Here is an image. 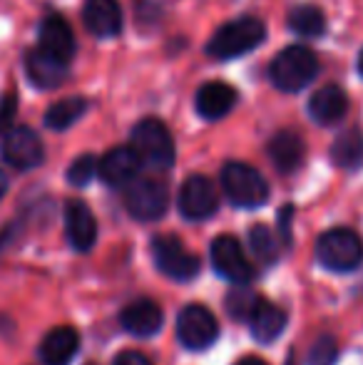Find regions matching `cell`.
<instances>
[{
  "instance_id": "cell-1",
  "label": "cell",
  "mask_w": 363,
  "mask_h": 365,
  "mask_svg": "<svg viewBox=\"0 0 363 365\" xmlns=\"http://www.w3.org/2000/svg\"><path fill=\"white\" fill-rule=\"evenodd\" d=\"M267 38V28L259 18L254 15H244V18L229 20L222 28H217V33L209 38L207 43V55L217 60H234L242 55L257 50Z\"/></svg>"
},
{
  "instance_id": "cell-2",
  "label": "cell",
  "mask_w": 363,
  "mask_h": 365,
  "mask_svg": "<svg viewBox=\"0 0 363 365\" xmlns=\"http://www.w3.org/2000/svg\"><path fill=\"white\" fill-rule=\"evenodd\" d=\"M316 75H319V58L314 55V50L304 45H291L281 50L269 65V80L281 92L304 90L314 82Z\"/></svg>"
},
{
  "instance_id": "cell-3",
  "label": "cell",
  "mask_w": 363,
  "mask_h": 365,
  "mask_svg": "<svg viewBox=\"0 0 363 365\" xmlns=\"http://www.w3.org/2000/svg\"><path fill=\"white\" fill-rule=\"evenodd\" d=\"M130 147L137 152L142 164H147L152 169H160V172L170 169L177 157L170 130H167L165 122L155 120V117H145V120H140L132 127Z\"/></svg>"
},
{
  "instance_id": "cell-4",
  "label": "cell",
  "mask_w": 363,
  "mask_h": 365,
  "mask_svg": "<svg viewBox=\"0 0 363 365\" xmlns=\"http://www.w3.org/2000/svg\"><path fill=\"white\" fill-rule=\"evenodd\" d=\"M316 259L324 269L336 274H349L363 264V241L356 231L336 226L316 241Z\"/></svg>"
},
{
  "instance_id": "cell-5",
  "label": "cell",
  "mask_w": 363,
  "mask_h": 365,
  "mask_svg": "<svg viewBox=\"0 0 363 365\" xmlns=\"http://www.w3.org/2000/svg\"><path fill=\"white\" fill-rule=\"evenodd\" d=\"M222 189L227 199L239 209H257L267 204L269 184L259 169L244 162H227L222 169Z\"/></svg>"
},
{
  "instance_id": "cell-6",
  "label": "cell",
  "mask_w": 363,
  "mask_h": 365,
  "mask_svg": "<svg viewBox=\"0 0 363 365\" xmlns=\"http://www.w3.org/2000/svg\"><path fill=\"white\" fill-rule=\"evenodd\" d=\"M170 207V189L157 177H140L125 187V209L137 221H157Z\"/></svg>"
},
{
  "instance_id": "cell-7",
  "label": "cell",
  "mask_w": 363,
  "mask_h": 365,
  "mask_svg": "<svg viewBox=\"0 0 363 365\" xmlns=\"http://www.w3.org/2000/svg\"><path fill=\"white\" fill-rule=\"evenodd\" d=\"M155 266L172 281H192L199 274V256L192 254L175 234H160L152 239Z\"/></svg>"
},
{
  "instance_id": "cell-8",
  "label": "cell",
  "mask_w": 363,
  "mask_h": 365,
  "mask_svg": "<svg viewBox=\"0 0 363 365\" xmlns=\"http://www.w3.org/2000/svg\"><path fill=\"white\" fill-rule=\"evenodd\" d=\"M177 338L187 351H207L219 338V323L207 306L189 303L177 316Z\"/></svg>"
},
{
  "instance_id": "cell-9",
  "label": "cell",
  "mask_w": 363,
  "mask_h": 365,
  "mask_svg": "<svg viewBox=\"0 0 363 365\" xmlns=\"http://www.w3.org/2000/svg\"><path fill=\"white\" fill-rule=\"evenodd\" d=\"M212 266L222 279H227L234 286H247L254 276V269L242 244L229 234H222L212 241Z\"/></svg>"
},
{
  "instance_id": "cell-10",
  "label": "cell",
  "mask_w": 363,
  "mask_h": 365,
  "mask_svg": "<svg viewBox=\"0 0 363 365\" xmlns=\"http://www.w3.org/2000/svg\"><path fill=\"white\" fill-rule=\"evenodd\" d=\"M177 204H180V212L184 219L204 221V219L214 217L219 209L217 187H214L212 179L204 177V174H192V177L184 179Z\"/></svg>"
},
{
  "instance_id": "cell-11",
  "label": "cell",
  "mask_w": 363,
  "mask_h": 365,
  "mask_svg": "<svg viewBox=\"0 0 363 365\" xmlns=\"http://www.w3.org/2000/svg\"><path fill=\"white\" fill-rule=\"evenodd\" d=\"M3 159L10 167L20 169V172H30V169L40 167L45 159L43 140L35 130L30 127H13L8 135H3V145H0Z\"/></svg>"
},
{
  "instance_id": "cell-12",
  "label": "cell",
  "mask_w": 363,
  "mask_h": 365,
  "mask_svg": "<svg viewBox=\"0 0 363 365\" xmlns=\"http://www.w3.org/2000/svg\"><path fill=\"white\" fill-rule=\"evenodd\" d=\"M38 50L48 58L70 65L75 55V33L63 15H48L38 30Z\"/></svg>"
},
{
  "instance_id": "cell-13",
  "label": "cell",
  "mask_w": 363,
  "mask_h": 365,
  "mask_svg": "<svg viewBox=\"0 0 363 365\" xmlns=\"http://www.w3.org/2000/svg\"><path fill=\"white\" fill-rule=\"evenodd\" d=\"M120 323L130 336L137 338H152L162 331L165 323V311L157 301L152 298H137V301L127 303L120 313Z\"/></svg>"
},
{
  "instance_id": "cell-14",
  "label": "cell",
  "mask_w": 363,
  "mask_h": 365,
  "mask_svg": "<svg viewBox=\"0 0 363 365\" xmlns=\"http://www.w3.org/2000/svg\"><path fill=\"white\" fill-rule=\"evenodd\" d=\"M140 157L130 145L115 147L100 159L97 167V177L107 184V187H130L135 179H140Z\"/></svg>"
},
{
  "instance_id": "cell-15",
  "label": "cell",
  "mask_w": 363,
  "mask_h": 365,
  "mask_svg": "<svg viewBox=\"0 0 363 365\" xmlns=\"http://www.w3.org/2000/svg\"><path fill=\"white\" fill-rule=\"evenodd\" d=\"M65 234L75 251L85 254L97 241V221L92 217L90 207L80 199H70L65 204Z\"/></svg>"
},
{
  "instance_id": "cell-16",
  "label": "cell",
  "mask_w": 363,
  "mask_h": 365,
  "mask_svg": "<svg viewBox=\"0 0 363 365\" xmlns=\"http://www.w3.org/2000/svg\"><path fill=\"white\" fill-rule=\"evenodd\" d=\"M83 23L95 38H115L122 33V8L117 0H85Z\"/></svg>"
},
{
  "instance_id": "cell-17",
  "label": "cell",
  "mask_w": 363,
  "mask_h": 365,
  "mask_svg": "<svg viewBox=\"0 0 363 365\" xmlns=\"http://www.w3.org/2000/svg\"><path fill=\"white\" fill-rule=\"evenodd\" d=\"M237 105V90L227 82H204L194 97V107L204 120H222Z\"/></svg>"
},
{
  "instance_id": "cell-18",
  "label": "cell",
  "mask_w": 363,
  "mask_h": 365,
  "mask_svg": "<svg viewBox=\"0 0 363 365\" xmlns=\"http://www.w3.org/2000/svg\"><path fill=\"white\" fill-rule=\"evenodd\" d=\"M346 110H349V97L339 85H326L316 90L309 100V115L316 125H336L344 120Z\"/></svg>"
},
{
  "instance_id": "cell-19",
  "label": "cell",
  "mask_w": 363,
  "mask_h": 365,
  "mask_svg": "<svg viewBox=\"0 0 363 365\" xmlns=\"http://www.w3.org/2000/svg\"><path fill=\"white\" fill-rule=\"evenodd\" d=\"M80 348V333L70 326L53 328L40 343V363L43 365H70Z\"/></svg>"
},
{
  "instance_id": "cell-20",
  "label": "cell",
  "mask_w": 363,
  "mask_h": 365,
  "mask_svg": "<svg viewBox=\"0 0 363 365\" xmlns=\"http://www.w3.org/2000/svg\"><path fill=\"white\" fill-rule=\"evenodd\" d=\"M269 159L281 174H291L301 167L304 162V154H306V147H304V140H301L296 132L291 130H281L269 140Z\"/></svg>"
},
{
  "instance_id": "cell-21",
  "label": "cell",
  "mask_w": 363,
  "mask_h": 365,
  "mask_svg": "<svg viewBox=\"0 0 363 365\" xmlns=\"http://www.w3.org/2000/svg\"><path fill=\"white\" fill-rule=\"evenodd\" d=\"M68 68L70 65H63L58 60L43 55L38 48H33L25 58V70H28V77L35 87H43V90H53V87H60L65 80H68Z\"/></svg>"
},
{
  "instance_id": "cell-22",
  "label": "cell",
  "mask_w": 363,
  "mask_h": 365,
  "mask_svg": "<svg viewBox=\"0 0 363 365\" xmlns=\"http://www.w3.org/2000/svg\"><path fill=\"white\" fill-rule=\"evenodd\" d=\"M249 328H252V336L257 343H264V346L274 343L286 328V313L279 306L262 298L259 306L254 308L252 318H249Z\"/></svg>"
},
{
  "instance_id": "cell-23",
  "label": "cell",
  "mask_w": 363,
  "mask_h": 365,
  "mask_svg": "<svg viewBox=\"0 0 363 365\" xmlns=\"http://www.w3.org/2000/svg\"><path fill=\"white\" fill-rule=\"evenodd\" d=\"M331 159L339 169H359L363 164V132L346 130L331 145Z\"/></svg>"
},
{
  "instance_id": "cell-24",
  "label": "cell",
  "mask_w": 363,
  "mask_h": 365,
  "mask_svg": "<svg viewBox=\"0 0 363 365\" xmlns=\"http://www.w3.org/2000/svg\"><path fill=\"white\" fill-rule=\"evenodd\" d=\"M85 112H88V100L85 97H65V100H58L55 105L48 107L45 125L55 132H63L68 127H73Z\"/></svg>"
},
{
  "instance_id": "cell-25",
  "label": "cell",
  "mask_w": 363,
  "mask_h": 365,
  "mask_svg": "<svg viewBox=\"0 0 363 365\" xmlns=\"http://www.w3.org/2000/svg\"><path fill=\"white\" fill-rule=\"evenodd\" d=\"M289 30L301 38H319L326 30V18L316 5H296L289 13Z\"/></svg>"
},
{
  "instance_id": "cell-26",
  "label": "cell",
  "mask_w": 363,
  "mask_h": 365,
  "mask_svg": "<svg viewBox=\"0 0 363 365\" xmlns=\"http://www.w3.org/2000/svg\"><path fill=\"white\" fill-rule=\"evenodd\" d=\"M249 244H252V251L257 254L259 261L264 264H274L279 259V241H276L274 231L264 224H257L252 226L249 231Z\"/></svg>"
},
{
  "instance_id": "cell-27",
  "label": "cell",
  "mask_w": 363,
  "mask_h": 365,
  "mask_svg": "<svg viewBox=\"0 0 363 365\" xmlns=\"http://www.w3.org/2000/svg\"><path fill=\"white\" fill-rule=\"evenodd\" d=\"M259 301H262V298H259L257 293H252V291L244 289V286H239L234 293H229L227 311H229V316H232V318L249 321V318H252V313H254V308L259 306Z\"/></svg>"
},
{
  "instance_id": "cell-28",
  "label": "cell",
  "mask_w": 363,
  "mask_h": 365,
  "mask_svg": "<svg viewBox=\"0 0 363 365\" xmlns=\"http://www.w3.org/2000/svg\"><path fill=\"white\" fill-rule=\"evenodd\" d=\"M97 167H100V162H97L92 154H83V157H78L70 164L68 182L73 184V187H88L92 179L97 177Z\"/></svg>"
},
{
  "instance_id": "cell-29",
  "label": "cell",
  "mask_w": 363,
  "mask_h": 365,
  "mask_svg": "<svg viewBox=\"0 0 363 365\" xmlns=\"http://www.w3.org/2000/svg\"><path fill=\"white\" fill-rule=\"evenodd\" d=\"M339 348L334 338H319L309 351V365H334Z\"/></svg>"
},
{
  "instance_id": "cell-30",
  "label": "cell",
  "mask_w": 363,
  "mask_h": 365,
  "mask_svg": "<svg viewBox=\"0 0 363 365\" xmlns=\"http://www.w3.org/2000/svg\"><path fill=\"white\" fill-rule=\"evenodd\" d=\"M18 115V100H15L13 92L0 100V135H8L13 130V117Z\"/></svg>"
},
{
  "instance_id": "cell-31",
  "label": "cell",
  "mask_w": 363,
  "mask_h": 365,
  "mask_svg": "<svg viewBox=\"0 0 363 365\" xmlns=\"http://www.w3.org/2000/svg\"><path fill=\"white\" fill-rule=\"evenodd\" d=\"M112 365H152V361L140 351H122L115 356Z\"/></svg>"
},
{
  "instance_id": "cell-32",
  "label": "cell",
  "mask_w": 363,
  "mask_h": 365,
  "mask_svg": "<svg viewBox=\"0 0 363 365\" xmlns=\"http://www.w3.org/2000/svg\"><path fill=\"white\" fill-rule=\"evenodd\" d=\"M237 365H269V363L262 361V358H257V356H247V358H242Z\"/></svg>"
},
{
  "instance_id": "cell-33",
  "label": "cell",
  "mask_w": 363,
  "mask_h": 365,
  "mask_svg": "<svg viewBox=\"0 0 363 365\" xmlns=\"http://www.w3.org/2000/svg\"><path fill=\"white\" fill-rule=\"evenodd\" d=\"M5 192H8V177H5V172L0 169V199L5 197Z\"/></svg>"
},
{
  "instance_id": "cell-34",
  "label": "cell",
  "mask_w": 363,
  "mask_h": 365,
  "mask_svg": "<svg viewBox=\"0 0 363 365\" xmlns=\"http://www.w3.org/2000/svg\"><path fill=\"white\" fill-rule=\"evenodd\" d=\"M359 73L363 77V50H361V55H359Z\"/></svg>"
}]
</instances>
